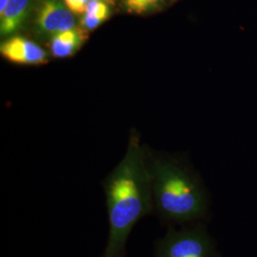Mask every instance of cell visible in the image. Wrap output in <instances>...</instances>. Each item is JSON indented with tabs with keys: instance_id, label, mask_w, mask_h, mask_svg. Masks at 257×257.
Returning <instances> with one entry per match:
<instances>
[{
	"instance_id": "cell-1",
	"label": "cell",
	"mask_w": 257,
	"mask_h": 257,
	"mask_svg": "<svg viewBox=\"0 0 257 257\" xmlns=\"http://www.w3.org/2000/svg\"><path fill=\"white\" fill-rule=\"evenodd\" d=\"M136 154L105 184L109 235L102 257H126L128 236L138 221L154 213L150 176Z\"/></svg>"
},
{
	"instance_id": "cell-2",
	"label": "cell",
	"mask_w": 257,
	"mask_h": 257,
	"mask_svg": "<svg viewBox=\"0 0 257 257\" xmlns=\"http://www.w3.org/2000/svg\"><path fill=\"white\" fill-rule=\"evenodd\" d=\"M150 182L154 213L161 220L187 222L205 213L207 203L202 189L182 168L156 162Z\"/></svg>"
},
{
	"instance_id": "cell-3",
	"label": "cell",
	"mask_w": 257,
	"mask_h": 257,
	"mask_svg": "<svg viewBox=\"0 0 257 257\" xmlns=\"http://www.w3.org/2000/svg\"><path fill=\"white\" fill-rule=\"evenodd\" d=\"M155 257H211V248L199 230H171L156 241Z\"/></svg>"
},
{
	"instance_id": "cell-4",
	"label": "cell",
	"mask_w": 257,
	"mask_h": 257,
	"mask_svg": "<svg viewBox=\"0 0 257 257\" xmlns=\"http://www.w3.org/2000/svg\"><path fill=\"white\" fill-rule=\"evenodd\" d=\"M73 14L60 0H41L37 9V27L51 36L69 31L75 28Z\"/></svg>"
},
{
	"instance_id": "cell-5",
	"label": "cell",
	"mask_w": 257,
	"mask_h": 257,
	"mask_svg": "<svg viewBox=\"0 0 257 257\" xmlns=\"http://www.w3.org/2000/svg\"><path fill=\"white\" fill-rule=\"evenodd\" d=\"M0 53L11 62L24 65L44 64L46 52L35 42L20 37H11L0 46Z\"/></svg>"
},
{
	"instance_id": "cell-6",
	"label": "cell",
	"mask_w": 257,
	"mask_h": 257,
	"mask_svg": "<svg viewBox=\"0 0 257 257\" xmlns=\"http://www.w3.org/2000/svg\"><path fill=\"white\" fill-rule=\"evenodd\" d=\"M86 40V31L78 28L55 35L51 40L52 55L58 58L72 56L81 48Z\"/></svg>"
},
{
	"instance_id": "cell-7",
	"label": "cell",
	"mask_w": 257,
	"mask_h": 257,
	"mask_svg": "<svg viewBox=\"0 0 257 257\" xmlns=\"http://www.w3.org/2000/svg\"><path fill=\"white\" fill-rule=\"evenodd\" d=\"M31 0H10L9 4L0 14L1 36L16 33L27 18Z\"/></svg>"
},
{
	"instance_id": "cell-8",
	"label": "cell",
	"mask_w": 257,
	"mask_h": 257,
	"mask_svg": "<svg viewBox=\"0 0 257 257\" xmlns=\"http://www.w3.org/2000/svg\"><path fill=\"white\" fill-rule=\"evenodd\" d=\"M163 0H124V5L128 13L135 15H143L158 9Z\"/></svg>"
},
{
	"instance_id": "cell-9",
	"label": "cell",
	"mask_w": 257,
	"mask_h": 257,
	"mask_svg": "<svg viewBox=\"0 0 257 257\" xmlns=\"http://www.w3.org/2000/svg\"><path fill=\"white\" fill-rule=\"evenodd\" d=\"M84 15L97 17L107 20L110 17V9L108 7V4L103 0H90L86 13Z\"/></svg>"
},
{
	"instance_id": "cell-10",
	"label": "cell",
	"mask_w": 257,
	"mask_h": 257,
	"mask_svg": "<svg viewBox=\"0 0 257 257\" xmlns=\"http://www.w3.org/2000/svg\"><path fill=\"white\" fill-rule=\"evenodd\" d=\"M67 8L72 13L81 15L85 14L90 0H63Z\"/></svg>"
},
{
	"instance_id": "cell-11",
	"label": "cell",
	"mask_w": 257,
	"mask_h": 257,
	"mask_svg": "<svg viewBox=\"0 0 257 257\" xmlns=\"http://www.w3.org/2000/svg\"><path fill=\"white\" fill-rule=\"evenodd\" d=\"M104 21H106V19L84 15L82 20H81V26H82L83 30H85V31H92L95 28L98 27L99 25H101Z\"/></svg>"
},
{
	"instance_id": "cell-12",
	"label": "cell",
	"mask_w": 257,
	"mask_h": 257,
	"mask_svg": "<svg viewBox=\"0 0 257 257\" xmlns=\"http://www.w3.org/2000/svg\"><path fill=\"white\" fill-rule=\"evenodd\" d=\"M10 0H0V14L4 12V10L6 9L7 5L9 4Z\"/></svg>"
},
{
	"instance_id": "cell-13",
	"label": "cell",
	"mask_w": 257,
	"mask_h": 257,
	"mask_svg": "<svg viewBox=\"0 0 257 257\" xmlns=\"http://www.w3.org/2000/svg\"><path fill=\"white\" fill-rule=\"evenodd\" d=\"M103 1H104V2H106L107 4H111V5H113V4L115 3V1H116V0H103Z\"/></svg>"
}]
</instances>
